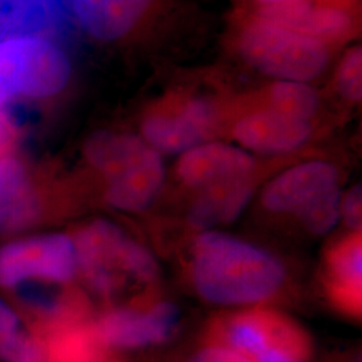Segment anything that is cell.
<instances>
[{
	"label": "cell",
	"mask_w": 362,
	"mask_h": 362,
	"mask_svg": "<svg viewBox=\"0 0 362 362\" xmlns=\"http://www.w3.org/2000/svg\"><path fill=\"white\" fill-rule=\"evenodd\" d=\"M180 311L172 302H157L146 309L119 308L104 314L93 326L103 345L136 349L165 342L175 336Z\"/></svg>",
	"instance_id": "obj_9"
},
{
	"label": "cell",
	"mask_w": 362,
	"mask_h": 362,
	"mask_svg": "<svg viewBox=\"0 0 362 362\" xmlns=\"http://www.w3.org/2000/svg\"><path fill=\"white\" fill-rule=\"evenodd\" d=\"M191 276L197 294L209 303L246 306L276 296L285 285L286 270L266 250L207 230L194 240Z\"/></svg>",
	"instance_id": "obj_1"
},
{
	"label": "cell",
	"mask_w": 362,
	"mask_h": 362,
	"mask_svg": "<svg viewBox=\"0 0 362 362\" xmlns=\"http://www.w3.org/2000/svg\"><path fill=\"white\" fill-rule=\"evenodd\" d=\"M221 346L235 350L251 362H308L311 345L303 329L285 314L254 308L219 321Z\"/></svg>",
	"instance_id": "obj_6"
},
{
	"label": "cell",
	"mask_w": 362,
	"mask_h": 362,
	"mask_svg": "<svg viewBox=\"0 0 362 362\" xmlns=\"http://www.w3.org/2000/svg\"><path fill=\"white\" fill-rule=\"evenodd\" d=\"M341 191L339 188L324 196L314 207L306 211L300 218L299 223L306 231L313 235H326L336 227L338 220L341 219Z\"/></svg>",
	"instance_id": "obj_21"
},
{
	"label": "cell",
	"mask_w": 362,
	"mask_h": 362,
	"mask_svg": "<svg viewBox=\"0 0 362 362\" xmlns=\"http://www.w3.org/2000/svg\"><path fill=\"white\" fill-rule=\"evenodd\" d=\"M42 214L37 188L23 161L11 155L0 157V233L23 231Z\"/></svg>",
	"instance_id": "obj_16"
},
{
	"label": "cell",
	"mask_w": 362,
	"mask_h": 362,
	"mask_svg": "<svg viewBox=\"0 0 362 362\" xmlns=\"http://www.w3.org/2000/svg\"><path fill=\"white\" fill-rule=\"evenodd\" d=\"M255 15L332 46L354 31L356 18L339 0H311L258 7Z\"/></svg>",
	"instance_id": "obj_12"
},
{
	"label": "cell",
	"mask_w": 362,
	"mask_h": 362,
	"mask_svg": "<svg viewBox=\"0 0 362 362\" xmlns=\"http://www.w3.org/2000/svg\"><path fill=\"white\" fill-rule=\"evenodd\" d=\"M73 239L78 272L100 294H116L129 284L149 285L160 276L153 254L109 220L91 221Z\"/></svg>",
	"instance_id": "obj_3"
},
{
	"label": "cell",
	"mask_w": 362,
	"mask_h": 362,
	"mask_svg": "<svg viewBox=\"0 0 362 362\" xmlns=\"http://www.w3.org/2000/svg\"><path fill=\"white\" fill-rule=\"evenodd\" d=\"M1 136H3V121H1V117H0V141H1Z\"/></svg>",
	"instance_id": "obj_25"
},
{
	"label": "cell",
	"mask_w": 362,
	"mask_h": 362,
	"mask_svg": "<svg viewBox=\"0 0 362 362\" xmlns=\"http://www.w3.org/2000/svg\"><path fill=\"white\" fill-rule=\"evenodd\" d=\"M187 362H251L235 350L215 345L199 350Z\"/></svg>",
	"instance_id": "obj_23"
},
{
	"label": "cell",
	"mask_w": 362,
	"mask_h": 362,
	"mask_svg": "<svg viewBox=\"0 0 362 362\" xmlns=\"http://www.w3.org/2000/svg\"><path fill=\"white\" fill-rule=\"evenodd\" d=\"M71 62L65 50L42 35L0 39V105L16 98H49L65 89Z\"/></svg>",
	"instance_id": "obj_5"
},
{
	"label": "cell",
	"mask_w": 362,
	"mask_h": 362,
	"mask_svg": "<svg viewBox=\"0 0 362 362\" xmlns=\"http://www.w3.org/2000/svg\"><path fill=\"white\" fill-rule=\"evenodd\" d=\"M341 219L349 227L351 233L361 231L362 226V188L354 185L341 197Z\"/></svg>",
	"instance_id": "obj_22"
},
{
	"label": "cell",
	"mask_w": 362,
	"mask_h": 362,
	"mask_svg": "<svg viewBox=\"0 0 362 362\" xmlns=\"http://www.w3.org/2000/svg\"><path fill=\"white\" fill-rule=\"evenodd\" d=\"M336 88L339 95L349 103H360L362 98V52L354 46L344 54L336 71Z\"/></svg>",
	"instance_id": "obj_20"
},
{
	"label": "cell",
	"mask_w": 362,
	"mask_h": 362,
	"mask_svg": "<svg viewBox=\"0 0 362 362\" xmlns=\"http://www.w3.org/2000/svg\"><path fill=\"white\" fill-rule=\"evenodd\" d=\"M216 121L215 109L206 100L172 95L144 116L140 136L161 156H180L211 141Z\"/></svg>",
	"instance_id": "obj_8"
},
{
	"label": "cell",
	"mask_w": 362,
	"mask_h": 362,
	"mask_svg": "<svg viewBox=\"0 0 362 362\" xmlns=\"http://www.w3.org/2000/svg\"><path fill=\"white\" fill-rule=\"evenodd\" d=\"M262 100V106L303 121H311L321 103L318 91L310 83L297 81H274Z\"/></svg>",
	"instance_id": "obj_19"
},
{
	"label": "cell",
	"mask_w": 362,
	"mask_h": 362,
	"mask_svg": "<svg viewBox=\"0 0 362 362\" xmlns=\"http://www.w3.org/2000/svg\"><path fill=\"white\" fill-rule=\"evenodd\" d=\"M155 0H69L78 26L101 42L125 38L140 25Z\"/></svg>",
	"instance_id": "obj_15"
},
{
	"label": "cell",
	"mask_w": 362,
	"mask_h": 362,
	"mask_svg": "<svg viewBox=\"0 0 362 362\" xmlns=\"http://www.w3.org/2000/svg\"><path fill=\"white\" fill-rule=\"evenodd\" d=\"M78 274L77 248L66 233H46L0 247V287L30 282L67 284Z\"/></svg>",
	"instance_id": "obj_7"
},
{
	"label": "cell",
	"mask_w": 362,
	"mask_h": 362,
	"mask_svg": "<svg viewBox=\"0 0 362 362\" xmlns=\"http://www.w3.org/2000/svg\"><path fill=\"white\" fill-rule=\"evenodd\" d=\"M255 160L240 146L207 141L179 157L176 175L194 192L209 187L254 177Z\"/></svg>",
	"instance_id": "obj_11"
},
{
	"label": "cell",
	"mask_w": 362,
	"mask_h": 362,
	"mask_svg": "<svg viewBox=\"0 0 362 362\" xmlns=\"http://www.w3.org/2000/svg\"><path fill=\"white\" fill-rule=\"evenodd\" d=\"M85 156L105 180L107 203L119 211L141 212L164 187L163 156L140 134L97 132L86 141Z\"/></svg>",
	"instance_id": "obj_2"
},
{
	"label": "cell",
	"mask_w": 362,
	"mask_h": 362,
	"mask_svg": "<svg viewBox=\"0 0 362 362\" xmlns=\"http://www.w3.org/2000/svg\"><path fill=\"white\" fill-rule=\"evenodd\" d=\"M258 7H269L276 4H286V3H298V1H311V0H251Z\"/></svg>",
	"instance_id": "obj_24"
},
{
	"label": "cell",
	"mask_w": 362,
	"mask_h": 362,
	"mask_svg": "<svg viewBox=\"0 0 362 362\" xmlns=\"http://www.w3.org/2000/svg\"><path fill=\"white\" fill-rule=\"evenodd\" d=\"M0 361L50 362L43 339L33 334L3 298H0Z\"/></svg>",
	"instance_id": "obj_18"
},
{
	"label": "cell",
	"mask_w": 362,
	"mask_h": 362,
	"mask_svg": "<svg viewBox=\"0 0 362 362\" xmlns=\"http://www.w3.org/2000/svg\"><path fill=\"white\" fill-rule=\"evenodd\" d=\"M238 50L248 65L275 81L310 83L330 62V46L252 13L238 33Z\"/></svg>",
	"instance_id": "obj_4"
},
{
	"label": "cell",
	"mask_w": 362,
	"mask_h": 362,
	"mask_svg": "<svg viewBox=\"0 0 362 362\" xmlns=\"http://www.w3.org/2000/svg\"><path fill=\"white\" fill-rule=\"evenodd\" d=\"M254 192V177L209 187L194 192L188 220L197 228L209 230L236 219Z\"/></svg>",
	"instance_id": "obj_17"
},
{
	"label": "cell",
	"mask_w": 362,
	"mask_h": 362,
	"mask_svg": "<svg viewBox=\"0 0 362 362\" xmlns=\"http://www.w3.org/2000/svg\"><path fill=\"white\" fill-rule=\"evenodd\" d=\"M325 288L339 310L360 315L362 306L361 231L337 240L325 257Z\"/></svg>",
	"instance_id": "obj_14"
},
{
	"label": "cell",
	"mask_w": 362,
	"mask_h": 362,
	"mask_svg": "<svg viewBox=\"0 0 362 362\" xmlns=\"http://www.w3.org/2000/svg\"><path fill=\"white\" fill-rule=\"evenodd\" d=\"M311 121L285 116L266 106L251 109L233 127V137L247 152L284 155L309 141Z\"/></svg>",
	"instance_id": "obj_13"
},
{
	"label": "cell",
	"mask_w": 362,
	"mask_h": 362,
	"mask_svg": "<svg viewBox=\"0 0 362 362\" xmlns=\"http://www.w3.org/2000/svg\"><path fill=\"white\" fill-rule=\"evenodd\" d=\"M339 188L336 167L322 160H311L286 169L262 192V206L272 214L299 219L324 196Z\"/></svg>",
	"instance_id": "obj_10"
}]
</instances>
